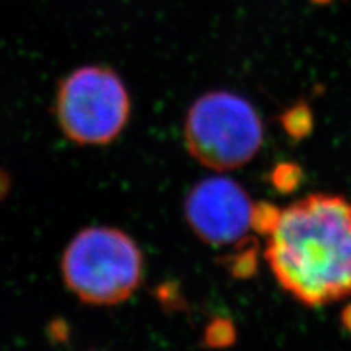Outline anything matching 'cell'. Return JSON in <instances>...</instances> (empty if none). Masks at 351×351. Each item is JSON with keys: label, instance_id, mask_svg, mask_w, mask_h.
Instances as JSON below:
<instances>
[{"label": "cell", "instance_id": "7a4b0ae2", "mask_svg": "<svg viewBox=\"0 0 351 351\" xmlns=\"http://www.w3.org/2000/svg\"><path fill=\"white\" fill-rule=\"evenodd\" d=\"M144 256L135 240L114 227H88L76 234L62 258L68 289L86 304L113 306L136 291Z\"/></svg>", "mask_w": 351, "mask_h": 351}, {"label": "cell", "instance_id": "30bf717a", "mask_svg": "<svg viewBox=\"0 0 351 351\" xmlns=\"http://www.w3.org/2000/svg\"><path fill=\"white\" fill-rule=\"evenodd\" d=\"M10 189V178L9 174L3 170H0V201L3 199V197L8 195Z\"/></svg>", "mask_w": 351, "mask_h": 351}, {"label": "cell", "instance_id": "52a82bcc", "mask_svg": "<svg viewBox=\"0 0 351 351\" xmlns=\"http://www.w3.org/2000/svg\"><path fill=\"white\" fill-rule=\"evenodd\" d=\"M280 210L269 204L254 205V213H252V228L256 232L268 234L271 228L276 224Z\"/></svg>", "mask_w": 351, "mask_h": 351}, {"label": "cell", "instance_id": "3957f363", "mask_svg": "<svg viewBox=\"0 0 351 351\" xmlns=\"http://www.w3.org/2000/svg\"><path fill=\"white\" fill-rule=\"evenodd\" d=\"M263 126L247 100L228 91L208 93L192 104L184 123L191 156L215 171L243 167L261 149Z\"/></svg>", "mask_w": 351, "mask_h": 351}, {"label": "cell", "instance_id": "ba28073f", "mask_svg": "<svg viewBox=\"0 0 351 351\" xmlns=\"http://www.w3.org/2000/svg\"><path fill=\"white\" fill-rule=\"evenodd\" d=\"M302 180V171L294 164H281L272 174V182L281 192H290Z\"/></svg>", "mask_w": 351, "mask_h": 351}, {"label": "cell", "instance_id": "8992f818", "mask_svg": "<svg viewBox=\"0 0 351 351\" xmlns=\"http://www.w3.org/2000/svg\"><path fill=\"white\" fill-rule=\"evenodd\" d=\"M282 122L291 136H303L311 130L312 117L306 107H295L284 116Z\"/></svg>", "mask_w": 351, "mask_h": 351}, {"label": "cell", "instance_id": "8fae6325", "mask_svg": "<svg viewBox=\"0 0 351 351\" xmlns=\"http://www.w3.org/2000/svg\"><path fill=\"white\" fill-rule=\"evenodd\" d=\"M313 2H317V3H319V2H328V0H313Z\"/></svg>", "mask_w": 351, "mask_h": 351}, {"label": "cell", "instance_id": "5b68a950", "mask_svg": "<svg viewBox=\"0 0 351 351\" xmlns=\"http://www.w3.org/2000/svg\"><path fill=\"white\" fill-rule=\"evenodd\" d=\"M252 204L241 186L228 178H208L196 183L184 202L189 227L213 246L233 245L252 228Z\"/></svg>", "mask_w": 351, "mask_h": 351}, {"label": "cell", "instance_id": "6da1fadb", "mask_svg": "<svg viewBox=\"0 0 351 351\" xmlns=\"http://www.w3.org/2000/svg\"><path fill=\"white\" fill-rule=\"evenodd\" d=\"M263 256L282 290L319 307L351 295V202L313 193L280 210Z\"/></svg>", "mask_w": 351, "mask_h": 351}, {"label": "cell", "instance_id": "9c48e42d", "mask_svg": "<svg viewBox=\"0 0 351 351\" xmlns=\"http://www.w3.org/2000/svg\"><path fill=\"white\" fill-rule=\"evenodd\" d=\"M233 339L234 329L227 321H215L206 331V341L210 346H227Z\"/></svg>", "mask_w": 351, "mask_h": 351}, {"label": "cell", "instance_id": "277c9868", "mask_svg": "<svg viewBox=\"0 0 351 351\" xmlns=\"http://www.w3.org/2000/svg\"><path fill=\"white\" fill-rule=\"evenodd\" d=\"M129 116L130 98L126 86L107 66H84L60 84L59 125L76 144H108L122 134Z\"/></svg>", "mask_w": 351, "mask_h": 351}]
</instances>
